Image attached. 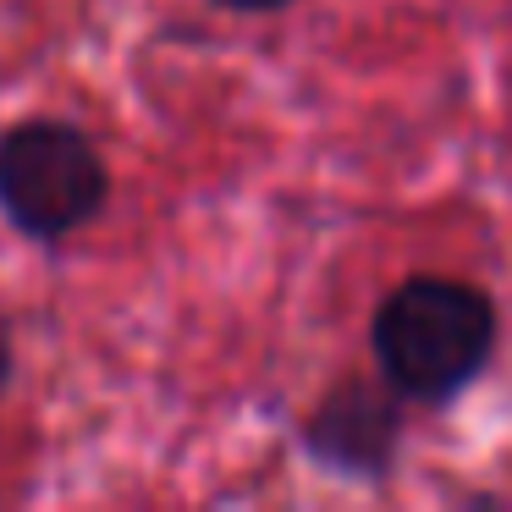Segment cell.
I'll return each instance as SVG.
<instances>
[{
  "mask_svg": "<svg viewBox=\"0 0 512 512\" xmlns=\"http://www.w3.org/2000/svg\"><path fill=\"white\" fill-rule=\"evenodd\" d=\"M375 364L397 397L446 402L490 364L496 309L479 287L413 276L375 309Z\"/></svg>",
  "mask_w": 512,
  "mask_h": 512,
  "instance_id": "1",
  "label": "cell"
},
{
  "mask_svg": "<svg viewBox=\"0 0 512 512\" xmlns=\"http://www.w3.org/2000/svg\"><path fill=\"white\" fill-rule=\"evenodd\" d=\"M111 193L105 160L78 127L23 122L0 138V210L28 237H67L94 221Z\"/></svg>",
  "mask_w": 512,
  "mask_h": 512,
  "instance_id": "2",
  "label": "cell"
},
{
  "mask_svg": "<svg viewBox=\"0 0 512 512\" xmlns=\"http://www.w3.org/2000/svg\"><path fill=\"white\" fill-rule=\"evenodd\" d=\"M386 391L358 386V380L353 386H336L331 397L314 408L309 430H303L309 452L320 457L325 468H336V474H386L391 452H397V430H402L397 402H391Z\"/></svg>",
  "mask_w": 512,
  "mask_h": 512,
  "instance_id": "3",
  "label": "cell"
},
{
  "mask_svg": "<svg viewBox=\"0 0 512 512\" xmlns=\"http://www.w3.org/2000/svg\"><path fill=\"white\" fill-rule=\"evenodd\" d=\"M226 6H237V12H276L287 0H226Z\"/></svg>",
  "mask_w": 512,
  "mask_h": 512,
  "instance_id": "4",
  "label": "cell"
},
{
  "mask_svg": "<svg viewBox=\"0 0 512 512\" xmlns=\"http://www.w3.org/2000/svg\"><path fill=\"white\" fill-rule=\"evenodd\" d=\"M6 380H12V342L0 331V391H6Z\"/></svg>",
  "mask_w": 512,
  "mask_h": 512,
  "instance_id": "5",
  "label": "cell"
}]
</instances>
